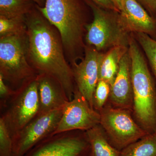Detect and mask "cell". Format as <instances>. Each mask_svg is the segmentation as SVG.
I'll return each instance as SVG.
<instances>
[{
	"instance_id": "obj_1",
	"label": "cell",
	"mask_w": 156,
	"mask_h": 156,
	"mask_svg": "<svg viewBox=\"0 0 156 156\" xmlns=\"http://www.w3.org/2000/svg\"><path fill=\"white\" fill-rule=\"evenodd\" d=\"M25 20L30 64L37 74L48 75L57 80L64 88L69 100H71L75 83L60 34L37 5L26 15Z\"/></svg>"
},
{
	"instance_id": "obj_2",
	"label": "cell",
	"mask_w": 156,
	"mask_h": 156,
	"mask_svg": "<svg viewBox=\"0 0 156 156\" xmlns=\"http://www.w3.org/2000/svg\"><path fill=\"white\" fill-rule=\"evenodd\" d=\"M84 0H46L39 10L60 34L66 59L72 66L77 63L81 50L86 27V8Z\"/></svg>"
},
{
	"instance_id": "obj_3",
	"label": "cell",
	"mask_w": 156,
	"mask_h": 156,
	"mask_svg": "<svg viewBox=\"0 0 156 156\" xmlns=\"http://www.w3.org/2000/svg\"><path fill=\"white\" fill-rule=\"evenodd\" d=\"M133 91L132 115L147 134L156 133V87L144 56L131 36L128 47Z\"/></svg>"
},
{
	"instance_id": "obj_4",
	"label": "cell",
	"mask_w": 156,
	"mask_h": 156,
	"mask_svg": "<svg viewBox=\"0 0 156 156\" xmlns=\"http://www.w3.org/2000/svg\"><path fill=\"white\" fill-rule=\"evenodd\" d=\"M85 1L93 15L92 22L85 27L87 45L103 53L115 47L128 48L132 33L121 22L119 12L103 9L89 0Z\"/></svg>"
},
{
	"instance_id": "obj_5",
	"label": "cell",
	"mask_w": 156,
	"mask_h": 156,
	"mask_svg": "<svg viewBox=\"0 0 156 156\" xmlns=\"http://www.w3.org/2000/svg\"><path fill=\"white\" fill-rule=\"evenodd\" d=\"M0 74L14 91L37 75L28 61L27 32L0 37Z\"/></svg>"
},
{
	"instance_id": "obj_6",
	"label": "cell",
	"mask_w": 156,
	"mask_h": 156,
	"mask_svg": "<svg viewBox=\"0 0 156 156\" xmlns=\"http://www.w3.org/2000/svg\"><path fill=\"white\" fill-rule=\"evenodd\" d=\"M39 108L37 76L16 90L1 111L12 137L21 131L38 113Z\"/></svg>"
},
{
	"instance_id": "obj_7",
	"label": "cell",
	"mask_w": 156,
	"mask_h": 156,
	"mask_svg": "<svg viewBox=\"0 0 156 156\" xmlns=\"http://www.w3.org/2000/svg\"><path fill=\"white\" fill-rule=\"evenodd\" d=\"M99 113V124L109 142L120 151L147 134L136 122L131 111L106 103Z\"/></svg>"
},
{
	"instance_id": "obj_8",
	"label": "cell",
	"mask_w": 156,
	"mask_h": 156,
	"mask_svg": "<svg viewBox=\"0 0 156 156\" xmlns=\"http://www.w3.org/2000/svg\"><path fill=\"white\" fill-rule=\"evenodd\" d=\"M89 153L86 131L75 130L48 136L23 156H89Z\"/></svg>"
},
{
	"instance_id": "obj_9",
	"label": "cell",
	"mask_w": 156,
	"mask_h": 156,
	"mask_svg": "<svg viewBox=\"0 0 156 156\" xmlns=\"http://www.w3.org/2000/svg\"><path fill=\"white\" fill-rule=\"evenodd\" d=\"M64 107L37 115L13 136V156H23L37 144L53 135L61 119Z\"/></svg>"
},
{
	"instance_id": "obj_10",
	"label": "cell",
	"mask_w": 156,
	"mask_h": 156,
	"mask_svg": "<svg viewBox=\"0 0 156 156\" xmlns=\"http://www.w3.org/2000/svg\"><path fill=\"white\" fill-rule=\"evenodd\" d=\"M99 112L92 108L76 87L73 99L68 101L56 131L53 134L65 131H86L100 124Z\"/></svg>"
},
{
	"instance_id": "obj_11",
	"label": "cell",
	"mask_w": 156,
	"mask_h": 156,
	"mask_svg": "<svg viewBox=\"0 0 156 156\" xmlns=\"http://www.w3.org/2000/svg\"><path fill=\"white\" fill-rule=\"evenodd\" d=\"M104 53L86 45L82 61L71 66L76 87L93 108V95L99 81V67Z\"/></svg>"
},
{
	"instance_id": "obj_12",
	"label": "cell",
	"mask_w": 156,
	"mask_h": 156,
	"mask_svg": "<svg viewBox=\"0 0 156 156\" xmlns=\"http://www.w3.org/2000/svg\"><path fill=\"white\" fill-rule=\"evenodd\" d=\"M109 104L114 107L132 112L133 91L131 59L128 50L122 57L119 72L110 88Z\"/></svg>"
},
{
	"instance_id": "obj_13",
	"label": "cell",
	"mask_w": 156,
	"mask_h": 156,
	"mask_svg": "<svg viewBox=\"0 0 156 156\" xmlns=\"http://www.w3.org/2000/svg\"><path fill=\"white\" fill-rule=\"evenodd\" d=\"M121 22L131 33H143L156 37V24L153 17L136 0H122L119 12Z\"/></svg>"
},
{
	"instance_id": "obj_14",
	"label": "cell",
	"mask_w": 156,
	"mask_h": 156,
	"mask_svg": "<svg viewBox=\"0 0 156 156\" xmlns=\"http://www.w3.org/2000/svg\"><path fill=\"white\" fill-rule=\"evenodd\" d=\"M37 80L39 99L37 115L64 107L69 101L62 85L55 78L39 74Z\"/></svg>"
},
{
	"instance_id": "obj_15",
	"label": "cell",
	"mask_w": 156,
	"mask_h": 156,
	"mask_svg": "<svg viewBox=\"0 0 156 156\" xmlns=\"http://www.w3.org/2000/svg\"><path fill=\"white\" fill-rule=\"evenodd\" d=\"M90 145L89 156H120L121 151L109 142L100 124L86 131Z\"/></svg>"
},
{
	"instance_id": "obj_16",
	"label": "cell",
	"mask_w": 156,
	"mask_h": 156,
	"mask_svg": "<svg viewBox=\"0 0 156 156\" xmlns=\"http://www.w3.org/2000/svg\"><path fill=\"white\" fill-rule=\"evenodd\" d=\"M128 50L126 47H115L104 53L99 67V80L105 81L111 87L119 72L121 59Z\"/></svg>"
},
{
	"instance_id": "obj_17",
	"label": "cell",
	"mask_w": 156,
	"mask_h": 156,
	"mask_svg": "<svg viewBox=\"0 0 156 156\" xmlns=\"http://www.w3.org/2000/svg\"><path fill=\"white\" fill-rule=\"evenodd\" d=\"M36 5L32 0H0V17H25Z\"/></svg>"
},
{
	"instance_id": "obj_18",
	"label": "cell",
	"mask_w": 156,
	"mask_h": 156,
	"mask_svg": "<svg viewBox=\"0 0 156 156\" xmlns=\"http://www.w3.org/2000/svg\"><path fill=\"white\" fill-rule=\"evenodd\" d=\"M120 156H156V133L147 134L126 147Z\"/></svg>"
},
{
	"instance_id": "obj_19",
	"label": "cell",
	"mask_w": 156,
	"mask_h": 156,
	"mask_svg": "<svg viewBox=\"0 0 156 156\" xmlns=\"http://www.w3.org/2000/svg\"><path fill=\"white\" fill-rule=\"evenodd\" d=\"M25 19L26 17L7 18L0 17V37L26 33Z\"/></svg>"
},
{
	"instance_id": "obj_20",
	"label": "cell",
	"mask_w": 156,
	"mask_h": 156,
	"mask_svg": "<svg viewBox=\"0 0 156 156\" xmlns=\"http://www.w3.org/2000/svg\"><path fill=\"white\" fill-rule=\"evenodd\" d=\"M136 41L147 57L156 81V40L143 33H134Z\"/></svg>"
},
{
	"instance_id": "obj_21",
	"label": "cell",
	"mask_w": 156,
	"mask_h": 156,
	"mask_svg": "<svg viewBox=\"0 0 156 156\" xmlns=\"http://www.w3.org/2000/svg\"><path fill=\"white\" fill-rule=\"evenodd\" d=\"M111 87L105 81L99 80L96 86L93 95V108L99 112L108 101Z\"/></svg>"
},
{
	"instance_id": "obj_22",
	"label": "cell",
	"mask_w": 156,
	"mask_h": 156,
	"mask_svg": "<svg viewBox=\"0 0 156 156\" xmlns=\"http://www.w3.org/2000/svg\"><path fill=\"white\" fill-rule=\"evenodd\" d=\"M0 156H13L12 136L2 118H0Z\"/></svg>"
},
{
	"instance_id": "obj_23",
	"label": "cell",
	"mask_w": 156,
	"mask_h": 156,
	"mask_svg": "<svg viewBox=\"0 0 156 156\" xmlns=\"http://www.w3.org/2000/svg\"><path fill=\"white\" fill-rule=\"evenodd\" d=\"M15 91L11 89L6 83L2 75L0 74V107L1 111L5 108L7 102Z\"/></svg>"
},
{
	"instance_id": "obj_24",
	"label": "cell",
	"mask_w": 156,
	"mask_h": 156,
	"mask_svg": "<svg viewBox=\"0 0 156 156\" xmlns=\"http://www.w3.org/2000/svg\"><path fill=\"white\" fill-rule=\"evenodd\" d=\"M142 6L151 16L155 15L156 13V0H136Z\"/></svg>"
},
{
	"instance_id": "obj_25",
	"label": "cell",
	"mask_w": 156,
	"mask_h": 156,
	"mask_svg": "<svg viewBox=\"0 0 156 156\" xmlns=\"http://www.w3.org/2000/svg\"><path fill=\"white\" fill-rule=\"evenodd\" d=\"M89 1H91L95 5L103 9L119 12L112 0H89Z\"/></svg>"
},
{
	"instance_id": "obj_26",
	"label": "cell",
	"mask_w": 156,
	"mask_h": 156,
	"mask_svg": "<svg viewBox=\"0 0 156 156\" xmlns=\"http://www.w3.org/2000/svg\"><path fill=\"white\" fill-rule=\"evenodd\" d=\"M119 12L122 8V0H112Z\"/></svg>"
},
{
	"instance_id": "obj_27",
	"label": "cell",
	"mask_w": 156,
	"mask_h": 156,
	"mask_svg": "<svg viewBox=\"0 0 156 156\" xmlns=\"http://www.w3.org/2000/svg\"><path fill=\"white\" fill-rule=\"evenodd\" d=\"M32 1H33L37 5L41 8H43L44 6L45 2H46V0H32Z\"/></svg>"
},
{
	"instance_id": "obj_28",
	"label": "cell",
	"mask_w": 156,
	"mask_h": 156,
	"mask_svg": "<svg viewBox=\"0 0 156 156\" xmlns=\"http://www.w3.org/2000/svg\"><path fill=\"white\" fill-rule=\"evenodd\" d=\"M155 22H156V14H155Z\"/></svg>"
}]
</instances>
